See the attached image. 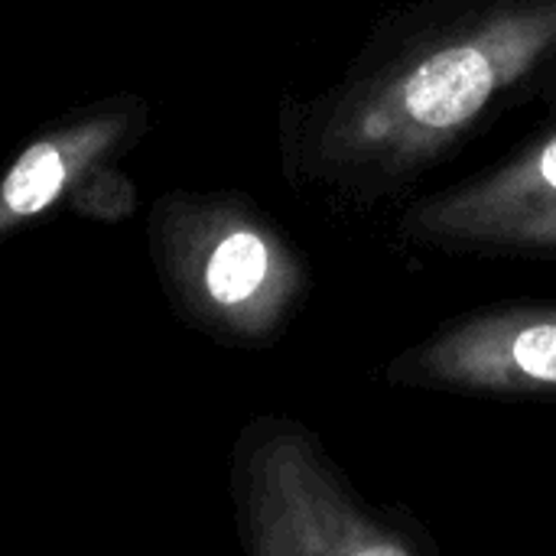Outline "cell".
<instances>
[{"label":"cell","instance_id":"1","mask_svg":"<svg viewBox=\"0 0 556 556\" xmlns=\"http://www.w3.org/2000/svg\"><path fill=\"white\" fill-rule=\"evenodd\" d=\"M556 101V0H414L280 117L293 189L342 212L404 199L521 104Z\"/></svg>","mask_w":556,"mask_h":556},{"label":"cell","instance_id":"2","mask_svg":"<svg viewBox=\"0 0 556 556\" xmlns=\"http://www.w3.org/2000/svg\"><path fill=\"white\" fill-rule=\"evenodd\" d=\"M238 489L248 556H424L349 489L296 424L254 430Z\"/></svg>","mask_w":556,"mask_h":556},{"label":"cell","instance_id":"3","mask_svg":"<svg viewBox=\"0 0 556 556\" xmlns=\"http://www.w3.org/2000/svg\"><path fill=\"white\" fill-rule=\"evenodd\" d=\"M166 248L189 303L244 339L280 329L309 287L296 244L241 195L179 199L166 208Z\"/></svg>","mask_w":556,"mask_h":556},{"label":"cell","instance_id":"4","mask_svg":"<svg viewBox=\"0 0 556 556\" xmlns=\"http://www.w3.org/2000/svg\"><path fill=\"white\" fill-rule=\"evenodd\" d=\"M397 235L459 254H556V101L502 160L414 199Z\"/></svg>","mask_w":556,"mask_h":556},{"label":"cell","instance_id":"5","mask_svg":"<svg viewBox=\"0 0 556 556\" xmlns=\"http://www.w3.org/2000/svg\"><path fill=\"white\" fill-rule=\"evenodd\" d=\"M388 381L459 394H556V303L466 313L401 352Z\"/></svg>","mask_w":556,"mask_h":556},{"label":"cell","instance_id":"6","mask_svg":"<svg viewBox=\"0 0 556 556\" xmlns=\"http://www.w3.org/2000/svg\"><path fill=\"white\" fill-rule=\"evenodd\" d=\"M130 114L111 111L78 121L65 130H55L29 143L16 163L0 176V238L16 225L49 212L65 199L94 163L127 134Z\"/></svg>","mask_w":556,"mask_h":556}]
</instances>
